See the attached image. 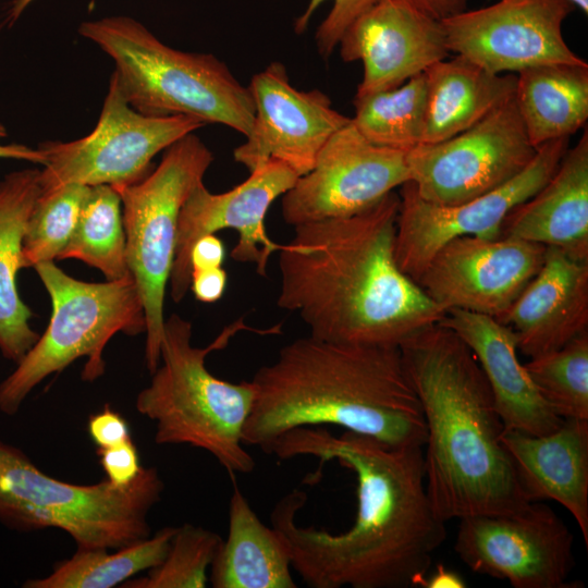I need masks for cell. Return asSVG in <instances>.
Instances as JSON below:
<instances>
[{
  "instance_id": "6da1fadb",
  "label": "cell",
  "mask_w": 588,
  "mask_h": 588,
  "mask_svg": "<svg viewBox=\"0 0 588 588\" xmlns=\"http://www.w3.org/2000/svg\"><path fill=\"white\" fill-rule=\"evenodd\" d=\"M280 460L313 456L338 461L357 480V511L342 532L299 526L305 491L294 489L278 501L271 525L285 539L292 567L311 588L419 587L446 528L426 489L421 446H390L345 431L298 427L264 451Z\"/></svg>"
},
{
  "instance_id": "7a4b0ae2",
  "label": "cell",
  "mask_w": 588,
  "mask_h": 588,
  "mask_svg": "<svg viewBox=\"0 0 588 588\" xmlns=\"http://www.w3.org/2000/svg\"><path fill=\"white\" fill-rule=\"evenodd\" d=\"M394 191L355 215L294 226L279 249L280 308L296 313L310 336L396 346L445 311L399 268Z\"/></svg>"
},
{
  "instance_id": "3957f363",
  "label": "cell",
  "mask_w": 588,
  "mask_h": 588,
  "mask_svg": "<svg viewBox=\"0 0 588 588\" xmlns=\"http://www.w3.org/2000/svg\"><path fill=\"white\" fill-rule=\"evenodd\" d=\"M426 425V489L448 522L471 515H509L525 498L501 434L488 380L468 346L437 322L399 346Z\"/></svg>"
},
{
  "instance_id": "277c9868",
  "label": "cell",
  "mask_w": 588,
  "mask_h": 588,
  "mask_svg": "<svg viewBox=\"0 0 588 588\" xmlns=\"http://www.w3.org/2000/svg\"><path fill=\"white\" fill-rule=\"evenodd\" d=\"M244 445L262 451L298 427L336 426L390 446H421L426 425L396 346L299 338L253 378Z\"/></svg>"
},
{
  "instance_id": "5b68a950",
  "label": "cell",
  "mask_w": 588,
  "mask_h": 588,
  "mask_svg": "<svg viewBox=\"0 0 588 588\" xmlns=\"http://www.w3.org/2000/svg\"><path fill=\"white\" fill-rule=\"evenodd\" d=\"M280 324L253 329L243 318L224 327L205 347L192 344V323L177 315L164 320L160 360L137 395V412L156 425L155 442L189 445L211 454L231 475L249 474L254 457L245 450L243 429L255 400L253 381L229 382L206 366L211 352L225 348L241 331L275 334Z\"/></svg>"
},
{
  "instance_id": "8992f818",
  "label": "cell",
  "mask_w": 588,
  "mask_h": 588,
  "mask_svg": "<svg viewBox=\"0 0 588 588\" xmlns=\"http://www.w3.org/2000/svg\"><path fill=\"white\" fill-rule=\"evenodd\" d=\"M78 33L111 57L112 74L136 111L189 117L248 134L255 115L249 89L216 56L171 48L124 15L85 21Z\"/></svg>"
},
{
  "instance_id": "52a82bcc",
  "label": "cell",
  "mask_w": 588,
  "mask_h": 588,
  "mask_svg": "<svg viewBox=\"0 0 588 588\" xmlns=\"http://www.w3.org/2000/svg\"><path fill=\"white\" fill-rule=\"evenodd\" d=\"M163 489L155 467H143L127 486L107 479L94 485L65 482L0 441V522L21 531L61 529L77 549L117 550L151 536L148 514Z\"/></svg>"
},
{
  "instance_id": "ba28073f",
  "label": "cell",
  "mask_w": 588,
  "mask_h": 588,
  "mask_svg": "<svg viewBox=\"0 0 588 588\" xmlns=\"http://www.w3.org/2000/svg\"><path fill=\"white\" fill-rule=\"evenodd\" d=\"M52 304L49 324L14 371L0 383V411L14 415L32 390L48 376L86 356L82 372L94 381L105 371L102 352L118 332L146 331L142 298L132 274L93 283L76 280L53 261L35 267Z\"/></svg>"
},
{
  "instance_id": "9c48e42d",
  "label": "cell",
  "mask_w": 588,
  "mask_h": 588,
  "mask_svg": "<svg viewBox=\"0 0 588 588\" xmlns=\"http://www.w3.org/2000/svg\"><path fill=\"white\" fill-rule=\"evenodd\" d=\"M212 161L209 148L191 133L168 147L159 166L145 179L115 188L123 207L126 262L145 311V360L150 373L160 360L164 295L180 211Z\"/></svg>"
},
{
  "instance_id": "30bf717a",
  "label": "cell",
  "mask_w": 588,
  "mask_h": 588,
  "mask_svg": "<svg viewBox=\"0 0 588 588\" xmlns=\"http://www.w3.org/2000/svg\"><path fill=\"white\" fill-rule=\"evenodd\" d=\"M203 126L189 117H150L136 111L112 74L98 122L88 135L38 145L45 157L40 191L49 193L69 183L114 188L137 183L151 172L158 152Z\"/></svg>"
},
{
  "instance_id": "8fae6325",
  "label": "cell",
  "mask_w": 588,
  "mask_h": 588,
  "mask_svg": "<svg viewBox=\"0 0 588 588\" xmlns=\"http://www.w3.org/2000/svg\"><path fill=\"white\" fill-rule=\"evenodd\" d=\"M536 152L513 97L464 132L408 151L409 182L426 201L460 205L514 179Z\"/></svg>"
},
{
  "instance_id": "7c38bea8",
  "label": "cell",
  "mask_w": 588,
  "mask_h": 588,
  "mask_svg": "<svg viewBox=\"0 0 588 588\" xmlns=\"http://www.w3.org/2000/svg\"><path fill=\"white\" fill-rule=\"evenodd\" d=\"M569 137L542 144L531 162L504 185L454 206L424 200L408 181L401 186L395 233V260L415 282L433 255L461 236L499 238L507 215L552 176L568 149Z\"/></svg>"
},
{
  "instance_id": "4fadbf2b",
  "label": "cell",
  "mask_w": 588,
  "mask_h": 588,
  "mask_svg": "<svg viewBox=\"0 0 588 588\" xmlns=\"http://www.w3.org/2000/svg\"><path fill=\"white\" fill-rule=\"evenodd\" d=\"M454 550L477 574L506 579L514 588H567L575 560L573 535L539 502L509 515L460 518Z\"/></svg>"
},
{
  "instance_id": "5bb4252c",
  "label": "cell",
  "mask_w": 588,
  "mask_h": 588,
  "mask_svg": "<svg viewBox=\"0 0 588 588\" xmlns=\"http://www.w3.org/2000/svg\"><path fill=\"white\" fill-rule=\"evenodd\" d=\"M409 181L407 152L375 145L352 120L320 150L313 169L282 195L290 225L360 212Z\"/></svg>"
},
{
  "instance_id": "9a60e30c",
  "label": "cell",
  "mask_w": 588,
  "mask_h": 588,
  "mask_svg": "<svg viewBox=\"0 0 588 588\" xmlns=\"http://www.w3.org/2000/svg\"><path fill=\"white\" fill-rule=\"evenodd\" d=\"M569 0H499L441 21L450 52L493 74L551 63H584L567 46L562 25Z\"/></svg>"
},
{
  "instance_id": "2e32d148",
  "label": "cell",
  "mask_w": 588,
  "mask_h": 588,
  "mask_svg": "<svg viewBox=\"0 0 588 588\" xmlns=\"http://www.w3.org/2000/svg\"><path fill=\"white\" fill-rule=\"evenodd\" d=\"M249 173L243 183L221 194H212L201 182L182 206L169 278L170 294L175 303L184 298L191 286L189 254L194 243L222 229H233L238 234L232 259L252 262L259 275H267L269 258L282 244L268 236L265 218L272 203L285 194L298 176L275 161Z\"/></svg>"
},
{
  "instance_id": "e0dca14e",
  "label": "cell",
  "mask_w": 588,
  "mask_h": 588,
  "mask_svg": "<svg viewBox=\"0 0 588 588\" xmlns=\"http://www.w3.org/2000/svg\"><path fill=\"white\" fill-rule=\"evenodd\" d=\"M247 87L255 115L246 140L233 150V157L249 172L275 161L299 177L313 169L329 138L351 122L321 90L293 87L280 62L255 74Z\"/></svg>"
},
{
  "instance_id": "ac0fdd59",
  "label": "cell",
  "mask_w": 588,
  "mask_h": 588,
  "mask_svg": "<svg viewBox=\"0 0 588 588\" xmlns=\"http://www.w3.org/2000/svg\"><path fill=\"white\" fill-rule=\"evenodd\" d=\"M546 248L511 237H456L433 255L416 283L444 311L498 318L540 270Z\"/></svg>"
},
{
  "instance_id": "d6986e66",
  "label": "cell",
  "mask_w": 588,
  "mask_h": 588,
  "mask_svg": "<svg viewBox=\"0 0 588 588\" xmlns=\"http://www.w3.org/2000/svg\"><path fill=\"white\" fill-rule=\"evenodd\" d=\"M339 46L345 62H363L355 96L395 88L451 53L441 22L407 0H378L348 25Z\"/></svg>"
},
{
  "instance_id": "ffe728a7",
  "label": "cell",
  "mask_w": 588,
  "mask_h": 588,
  "mask_svg": "<svg viewBox=\"0 0 588 588\" xmlns=\"http://www.w3.org/2000/svg\"><path fill=\"white\" fill-rule=\"evenodd\" d=\"M495 319L512 329L527 357L562 347L588 331V261L547 246L540 270Z\"/></svg>"
},
{
  "instance_id": "44dd1931",
  "label": "cell",
  "mask_w": 588,
  "mask_h": 588,
  "mask_svg": "<svg viewBox=\"0 0 588 588\" xmlns=\"http://www.w3.org/2000/svg\"><path fill=\"white\" fill-rule=\"evenodd\" d=\"M476 357L490 385L504 429L541 436L563 421L544 402L517 356L512 329L494 317L463 309L446 310L439 321Z\"/></svg>"
},
{
  "instance_id": "7402d4cb",
  "label": "cell",
  "mask_w": 588,
  "mask_h": 588,
  "mask_svg": "<svg viewBox=\"0 0 588 588\" xmlns=\"http://www.w3.org/2000/svg\"><path fill=\"white\" fill-rule=\"evenodd\" d=\"M501 441L528 502H559L576 520L587 547L588 419H563L541 436L503 429Z\"/></svg>"
},
{
  "instance_id": "603a6c76",
  "label": "cell",
  "mask_w": 588,
  "mask_h": 588,
  "mask_svg": "<svg viewBox=\"0 0 588 588\" xmlns=\"http://www.w3.org/2000/svg\"><path fill=\"white\" fill-rule=\"evenodd\" d=\"M499 237L553 246L588 261V132L566 150L549 181L505 218Z\"/></svg>"
},
{
  "instance_id": "cb8c5ba5",
  "label": "cell",
  "mask_w": 588,
  "mask_h": 588,
  "mask_svg": "<svg viewBox=\"0 0 588 588\" xmlns=\"http://www.w3.org/2000/svg\"><path fill=\"white\" fill-rule=\"evenodd\" d=\"M426 124L422 144H433L471 127L514 97L517 75L493 74L455 54L424 72Z\"/></svg>"
},
{
  "instance_id": "d4e9b609",
  "label": "cell",
  "mask_w": 588,
  "mask_h": 588,
  "mask_svg": "<svg viewBox=\"0 0 588 588\" xmlns=\"http://www.w3.org/2000/svg\"><path fill=\"white\" fill-rule=\"evenodd\" d=\"M283 536L266 526L237 486L229 504V530L209 571L213 588H295Z\"/></svg>"
},
{
  "instance_id": "484cf974",
  "label": "cell",
  "mask_w": 588,
  "mask_h": 588,
  "mask_svg": "<svg viewBox=\"0 0 588 588\" xmlns=\"http://www.w3.org/2000/svg\"><path fill=\"white\" fill-rule=\"evenodd\" d=\"M39 173L15 171L0 182V352L16 364L39 338L28 323L32 310L16 290L24 233L41 193Z\"/></svg>"
},
{
  "instance_id": "4316f807",
  "label": "cell",
  "mask_w": 588,
  "mask_h": 588,
  "mask_svg": "<svg viewBox=\"0 0 588 588\" xmlns=\"http://www.w3.org/2000/svg\"><path fill=\"white\" fill-rule=\"evenodd\" d=\"M514 99L535 148L569 137L588 120V64L551 63L522 70Z\"/></svg>"
},
{
  "instance_id": "83f0119b",
  "label": "cell",
  "mask_w": 588,
  "mask_h": 588,
  "mask_svg": "<svg viewBox=\"0 0 588 588\" xmlns=\"http://www.w3.org/2000/svg\"><path fill=\"white\" fill-rule=\"evenodd\" d=\"M175 527H164L154 536L109 552L77 549L42 578L26 580L25 588H112L161 563Z\"/></svg>"
},
{
  "instance_id": "f1b7e54d",
  "label": "cell",
  "mask_w": 588,
  "mask_h": 588,
  "mask_svg": "<svg viewBox=\"0 0 588 588\" xmlns=\"http://www.w3.org/2000/svg\"><path fill=\"white\" fill-rule=\"evenodd\" d=\"M351 118L370 143L411 151L424 142L426 124V81L420 73L402 85L354 98Z\"/></svg>"
},
{
  "instance_id": "f546056e",
  "label": "cell",
  "mask_w": 588,
  "mask_h": 588,
  "mask_svg": "<svg viewBox=\"0 0 588 588\" xmlns=\"http://www.w3.org/2000/svg\"><path fill=\"white\" fill-rule=\"evenodd\" d=\"M121 207L115 188L90 186L71 240L58 260H82L100 270L108 281L131 274Z\"/></svg>"
},
{
  "instance_id": "4dcf8cb0",
  "label": "cell",
  "mask_w": 588,
  "mask_h": 588,
  "mask_svg": "<svg viewBox=\"0 0 588 588\" xmlns=\"http://www.w3.org/2000/svg\"><path fill=\"white\" fill-rule=\"evenodd\" d=\"M524 366L554 414L588 419V331Z\"/></svg>"
},
{
  "instance_id": "1f68e13d",
  "label": "cell",
  "mask_w": 588,
  "mask_h": 588,
  "mask_svg": "<svg viewBox=\"0 0 588 588\" xmlns=\"http://www.w3.org/2000/svg\"><path fill=\"white\" fill-rule=\"evenodd\" d=\"M89 188L69 183L40 193L23 237L22 268L59 258L71 240Z\"/></svg>"
},
{
  "instance_id": "d6a6232c",
  "label": "cell",
  "mask_w": 588,
  "mask_h": 588,
  "mask_svg": "<svg viewBox=\"0 0 588 588\" xmlns=\"http://www.w3.org/2000/svg\"><path fill=\"white\" fill-rule=\"evenodd\" d=\"M222 538L215 531L183 524L175 528L166 556L146 576L131 578L121 588H204Z\"/></svg>"
},
{
  "instance_id": "836d02e7",
  "label": "cell",
  "mask_w": 588,
  "mask_h": 588,
  "mask_svg": "<svg viewBox=\"0 0 588 588\" xmlns=\"http://www.w3.org/2000/svg\"><path fill=\"white\" fill-rule=\"evenodd\" d=\"M326 0H310L306 10L298 16L294 29L304 33L315 11ZM333 4L319 25L316 33L317 48L323 58L329 57L348 27V25L362 13L372 7L378 0H332Z\"/></svg>"
},
{
  "instance_id": "e575fe53",
  "label": "cell",
  "mask_w": 588,
  "mask_h": 588,
  "mask_svg": "<svg viewBox=\"0 0 588 588\" xmlns=\"http://www.w3.org/2000/svg\"><path fill=\"white\" fill-rule=\"evenodd\" d=\"M97 454L106 479L115 486L130 485L143 468L132 438L115 445L97 449Z\"/></svg>"
},
{
  "instance_id": "d590c367",
  "label": "cell",
  "mask_w": 588,
  "mask_h": 588,
  "mask_svg": "<svg viewBox=\"0 0 588 588\" xmlns=\"http://www.w3.org/2000/svg\"><path fill=\"white\" fill-rule=\"evenodd\" d=\"M87 431L97 449L115 445L131 439L126 419L109 404L89 417Z\"/></svg>"
},
{
  "instance_id": "8d00e7d4",
  "label": "cell",
  "mask_w": 588,
  "mask_h": 588,
  "mask_svg": "<svg viewBox=\"0 0 588 588\" xmlns=\"http://www.w3.org/2000/svg\"><path fill=\"white\" fill-rule=\"evenodd\" d=\"M226 282L228 274L222 267L193 270L189 289L197 301L201 303H215L223 296Z\"/></svg>"
},
{
  "instance_id": "74e56055",
  "label": "cell",
  "mask_w": 588,
  "mask_h": 588,
  "mask_svg": "<svg viewBox=\"0 0 588 588\" xmlns=\"http://www.w3.org/2000/svg\"><path fill=\"white\" fill-rule=\"evenodd\" d=\"M224 258L225 248L221 238L216 234H206L199 237L191 249L192 271L222 267Z\"/></svg>"
},
{
  "instance_id": "f35d334b",
  "label": "cell",
  "mask_w": 588,
  "mask_h": 588,
  "mask_svg": "<svg viewBox=\"0 0 588 588\" xmlns=\"http://www.w3.org/2000/svg\"><path fill=\"white\" fill-rule=\"evenodd\" d=\"M415 8L437 21L454 16L466 9L468 0H407Z\"/></svg>"
},
{
  "instance_id": "ab89813d",
  "label": "cell",
  "mask_w": 588,
  "mask_h": 588,
  "mask_svg": "<svg viewBox=\"0 0 588 588\" xmlns=\"http://www.w3.org/2000/svg\"><path fill=\"white\" fill-rule=\"evenodd\" d=\"M7 136L5 127L0 123V158L26 160L34 163L45 164V157L38 148H30L22 144H1Z\"/></svg>"
},
{
  "instance_id": "60d3db41",
  "label": "cell",
  "mask_w": 588,
  "mask_h": 588,
  "mask_svg": "<svg viewBox=\"0 0 588 588\" xmlns=\"http://www.w3.org/2000/svg\"><path fill=\"white\" fill-rule=\"evenodd\" d=\"M419 587L421 588H464L466 583L463 577L445 566L439 564L437 569L429 576H425Z\"/></svg>"
},
{
  "instance_id": "b9f144b4",
  "label": "cell",
  "mask_w": 588,
  "mask_h": 588,
  "mask_svg": "<svg viewBox=\"0 0 588 588\" xmlns=\"http://www.w3.org/2000/svg\"><path fill=\"white\" fill-rule=\"evenodd\" d=\"M33 1L35 0H15L9 10L8 22L13 23Z\"/></svg>"
},
{
  "instance_id": "7bdbcfd3",
  "label": "cell",
  "mask_w": 588,
  "mask_h": 588,
  "mask_svg": "<svg viewBox=\"0 0 588 588\" xmlns=\"http://www.w3.org/2000/svg\"><path fill=\"white\" fill-rule=\"evenodd\" d=\"M574 7L580 9L585 14L588 13V0H569Z\"/></svg>"
}]
</instances>
